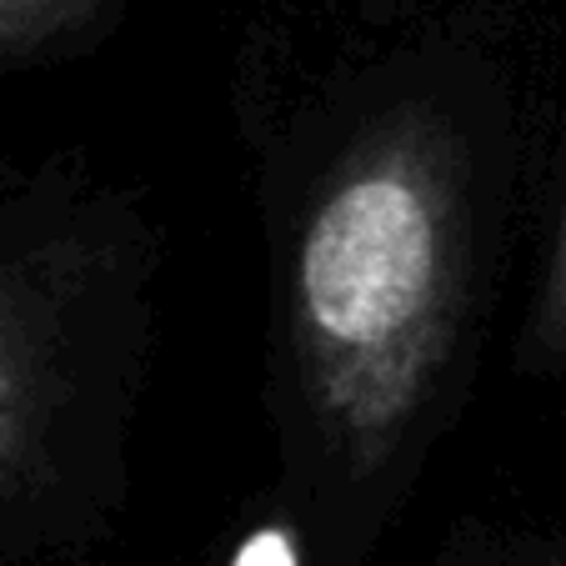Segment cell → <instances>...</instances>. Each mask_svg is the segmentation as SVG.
<instances>
[{
    "label": "cell",
    "instance_id": "1",
    "mask_svg": "<svg viewBox=\"0 0 566 566\" xmlns=\"http://www.w3.org/2000/svg\"><path fill=\"white\" fill-rule=\"evenodd\" d=\"M471 156L427 96L346 126L281 247V336L321 457L366 492L401 461L461 342L471 296Z\"/></svg>",
    "mask_w": 566,
    "mask_h": 566
},
{
    "label": "cell",
    "instance_id": "2",
    "mask_svg": "<svg viewBox=\"0 0 566 566\" xmlns=\"http://www.w3.org/2000/svg\"><path fill=\"white\" fill-rule=\"evenodd\" d=\"M120 291L96 211L0 166V566L35 562L81 522L120 396Z\"/></svg>",
    "mask_w": 566,
    "mask_h": 566
},
{
    "label": "cell",
    "instance_id": "3",
    "mask_svg": "<svg viewBox=\"0 0 566 566\" xmlns=\"http://www.w3.org/2000/svg\"><path fill=\"white\" fill-rule=\"evenodd\" d=\"M120 0H0V71L41 65L101 41Z\"/></svg>",
    "mask_w": 566,
    "mask_h": 566
},
{
    "label": "cell",
    "instance_id": "4",
    "mask_svg": "<svg viewBox=\"0 0 566 566\" xmlns=\"http://www.w3.org/2000/svg\"><path fill=\"white\" fill-rule=\"evenodd\" d=\"M532 356L542 366H566V186H562V211H556V231H552V247H546L542 281H536Z\"/></svg>",
    "mask_w": 566,
    "mask_h": 566
},
{
    "label": "cell",
    "instance_id": "5",
    "mask_svg": "<svg viewBox=\"0 0 566 566\" xmlns=\"http://www.w3.org/2000/svg\"><path fill=\"white\" fill-rule=\"evenodd\" d=\"M221 566H316V556H311L306 526L296 522V512L276 502L261 516H251V526L231 542Z\"/></svg>",
    "mask_w": 566,
    "mask_h": 566
},
{
    "label": "cell",
    "instance_id": "6",
    "mask_svg": "<svg viewBox=\"0 0 566 566\" xmlns=\"http://www.w3.org/2000/svg\"><path fill=\"white\" fill-rule=\"evenodd\" d=\"M506 566H566V546H532V552H522Z\"/></svg>",
    "mask_w": 566,
    "mask_h": 566
}]
</instances>
